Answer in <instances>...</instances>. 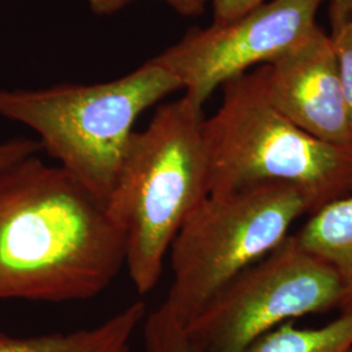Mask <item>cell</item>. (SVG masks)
Here are the masks:
<instances>
[{
    "instance_id": "cell-1",
    "label": "cell",
    "mask_w": 352,
    "mask_h": 352,
    "mask_svg": "<svg viewBox=\"0 0 352 352\" xmlns=\"http://www.w3.org/2000/svg\"><path fill=\"white\" fill-rule=\"evenodd\" d=\"M126 265L106 205L37 155L0 168V300H88Z\"/></svg>"
},
{
    "instance_id": "cell-2",
    "label": "cell",
    "mask_w": 352,
    "mask_h": 352,
    "mask_svg": "<svg viewBox=\"0 0 352 352\" xmlns=\"http://www.w3.org/2000/svg\"><path fill=\"white\" fill-rule=\"evenodd\" d=\"M202 107L183 96L160 104L128 141L106 210L126 236V266L141 295L154 289L189 215L208 196Z\"/></svg>"
},
{
    "instance_id": "cell-3",
    "label": "cell",
    "mask_w": 352,
    "mask_h": 352,
    "mask_svg": "<svg viewBox=\"0 0 352 352\" xmlns=\"http://www.w3.org/2000/svg\"><path fill=\"white\" fill-rule=\"evenodd\" d=\"M218 110L204 119L208 195L264 183L299 189L312 213L352 189V146L305 133L278 111L266 89V64L222 85Z\"/></svg>"
},
{
    "instance_id": "cell-4",
    "label": "cell",
    "mask_w": 352,
    "mask_h": 352,
    "mask_svg": "<svg viewBox=\"0 0 352 352\" xmlns=\"http://www.w3.org/2000/svg\"><path fill=\"white\" fill-rule=\"evenodd\" d=\"M177 90L180 81L151 59L100 84L0 89V116L33 129L42 149L106 205L135 122Z\"/></svg>"
},
{
    "instance_id": "cell-5",
    "label": "cell",
    "mask_w": 352,
    "mask_h": 352,
    "mask_svg": "<svg viewBox=\"0 0 352 352\" xmlns=\"http://www.w3.org/2000/svg\"><path fill=\"white\" fill-rule=\"evenodd\" d=\"M312 205L299 189L264 183L208 195L170 250L173 282L164 302L187 325L214 295L289 236Z\"/></svg>"
},
{
    "instance_id": "cell-6",
    "label": "cell",
    "mask_w": 352,
    "mask_h": 352,
    "mask_svg": "<svg viewBox=\"0 0 352 352\" xmlns=\"http://www.w3.org/2000/svg\"><path fill=\"white\" fill-rule=\"evenodd\" d=\"M340 302L334 270L289 235L219 289L186 330L196 352H245L274 327Z\"/></svg>"
},
{
    "instance_id": "cell-7",
    "label": "cell",
    "mask_w": 352,
    "mask_h": 352,
    "mask_svg": "<svg viewBox=\"0 0 352 352\" xmlns=\"http://www.w3.org/2000/svg\"><path fill=\"white\" fill-rule=\"evenodd\" d=\"M327 0H269L226 25L190 28L154 58L199 106L227 81L292 49L316 26Z\"/></svg>"
},
{
    "instance_id": "cell-8",
    "label": "cell",
    "mask_w": 352,
    "mask_h": 352,
    "mask_svg": "<svg viewBox=\"0 0 352 352\" xmlns=\"http://www.w3.org/2000/svg\"><path fill=\"white\" fill-rule=\"evenodd\" d=\"M274 107L305 133L331 145L352 146V124L331 41L320 26L266 64Z\"/></svg>"
},
{
    "instance_id": "cell-9",
    "label": "cell",
    "mask_w": 352,
    "mask_h": 352,
    "mask_svg": "<svg viewBox=\"0 0 352 352\" xmlns=\"http://www.w3.org/2000/svg\"><path fill=\"white\" fill-rule=\"evenodd\" d=\"M145 317L146 305L136 302L90 329L33 337L0 331V352H132V340Z\"/></svg>"
},
{
    "instance_id": "cell-10",
    "label": "cell",
    "mask_w": 352,
    "mask_h": 352,
    "mask_svg": "<svg viewBox=\"0 0 352 352\" xmlns=\"http://www.w3.org/2000/svg\"><path fill=\"white\" fill-rule=\"evenodd\" d=\"M305 250L327 263L340 280V312H352V189L311 214L295 234Z\"/></svg>"
},
{
    "instance_id": "cell-11",
    "label": "cell",
    "mask_w": 352,
    "mask_h": 352,
    "mask_svg": "<svg viewBox=\"0 0 352 352\" xmlns=\"http://www.w3.org/2000/svg\"><path fill=\"white\" fill-rule=\"evenodd\" d=\"M245 352H352V312H340L315 329L285 322L254 340Z\"/></svg>"
},
{
    "instance_id": "cell-12",
    "label": "cell",
    "mask_w": 352,
    "mask_h": 352,
    "mask_svg": "<svg viewBox=\"0 0 352 352\" xmlns=\"http://www.w3.org/2000/svg\"><path fill=\"white\" fill-rule=\"evenodd\" d=\"M327 17L352 124V0H329Z\"/></svg>"
},
{
    "instance_id": "cell-13",
    "label": "cell",
    "mask_w": 352,
    "mask_h": 352,
    "mask_svg": "<svg viewBox=\"0 0 352 352\" xmlns=\"http://www.w3.org/2000/svg\"><path fill=\"white\" fill-rule=\"evenodd\" d=\"M144 340L146 352H196L186 325L164 302L144 321Z\"/></svg>"
},
{
    "instance_id": "cell-14",
    "label": "cell",
    "mask_w": 352,
    "mask_h": 352,
    "mask_svg": "<svg viewBox=\"0 0 352 352\" xmlns=\"http://www.w3.org/2000/svg\"><path fill=\"white\" fill-rule=\"evenodd\" d=\"M90 10L97 14L106 16L119 12L135 0H87ZM173 10L183 16H200L205 12L210 0H164Z\"/></svg>"
},
{
    "instance_id": "cell-15",
    "label": "cell",
    "mask_w": 352,
    "mask_h": 352,
    "mask_svg": "<svg viewBox=\"0 0 352 352\" xmlns=\"http://www.w3.org/2000/svg\"><path fill=\"white\" fill-rule=\"evenodd\" d=\"M269 0H212L213 25H226Z\"/></svg>"
},
{
    "instance_id": "cell-16",
    "label": "cell",
    "mask_w": 352,
    "mask_h": 352,
    "mask_svg": "<svg viewBox=\"0 0 352 352\" xmlns=\"http://www.w3.org/2000/svg\"><path fill=\"white\" fill-rule=\"evenodd\" d=\"M41 151L42 145L37 140L19 138L0 142V168L23 161L28 157L37 155Z\"/></svg>"
}]
</instances>
